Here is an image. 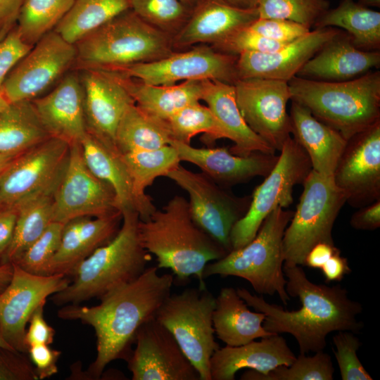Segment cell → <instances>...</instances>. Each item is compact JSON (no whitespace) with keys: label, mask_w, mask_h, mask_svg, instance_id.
Masks as SVG:
<instances>
[{"label":"cell","mask_w":380,"mask_h":380,"mask_svg":"<svg viewBox=\"0 0 380 380\" xmlns=\"http://www.w3.org/2000/svg\"><path fill=\"white\" fill-rule=\"evenodd\" d=\"M173 275L160 274L157 266L147 267L136 279L108 292L97 305L69 304L58 312L60 318L80 320L93 327L96 336V356L87 373L98 379L113 360L127 361L136 334L146 322L156 317L171 293Z\"/></svg>","instance_id":"6da1fadb"},{"label":"cell","mask_w":380,"mask_h":380,"mask_svg":"<svg viewBox=\"0 0 380 380\" xmlns=\"http://www.w3.org/2000/svg\"><path fill=\"white\" fill-rule=\"evenodd\" d=\"M283 270L288 295L298 298L301 303L296 310H285L246 289H236L248 306L265 314L263 327L267 331L292 335L300 353L307 354L323 351L327 337L333 331L355 333L362 328L357 317L362 311V305L349 298L346 289L341 285L329 286L312 282L300 265H284Z\"/></svg>","instance_id":"7a4b0ae2"},{"label":"cell","mask_w":380,"mask_h":380,"mask_svg":"<svg viewBox=\"0 0 380 380\" xmlns=\"http://www.w3.org/2000/svg\"><path fill=\"white\" fill-rule=\"evenodd\" d=\"M139 232L144 248L156 256L157 267L170 269L180 281L195 276L206 286V265L223 258L227 251L194 222L188 201L175 196L145 220Z\"/></svg>","instance_id":"3957f363"},{"label":"cell","mask_w":380,"mask_h":380,"mask_svg":"<svg viewBox=\"0 0 380 380\" xmlns=\"http://www.w3.org/2000/svg\"><path fill=\"white\" fill-rule=\"evenodd\" d=\"M122 215V225L115 237L80 262L72 276V281L51 296L54 304H80L101 298L136 279L147 268L151 255L140 239L139 215L134 210H124Z\"/></svg>","instance_id":"277c9868"},{"label":"cell","mask_w":380,"mask_h":380,"mask_svg":"<svg viewBox=\"0 0 380 380\" xmlns=\"http://www.w3.org/2000/svg\"><path fill=\"white\" fill-rule=\"evenodd\" d=\"M291 100L347 141L380 120V72H368L345 81L296 76L288 82Z\"/></svg>","instance_id":"5b68a950"},{"label":"cell","mask_w":380,"mask_h":380,"mask_svg":"<svg viewBox=\"0 0 380 380\" xmlns=\"http://www.w3.org/2000/svg\"><path fill=\"white\" fill-rule=\"evenodd\" d=\"M75 45L77 58L88 68L108 70L157 61L175 52L172 37L144 21L131 9Z\"/></svg>","instance_id":"8992f818"},{"label":"cell","mask_w":380,"mask_h":380,"mask_svg":"<svg viewBox=\"0 0 380 380\" xmlns=\"http://www.w3.org/2000/svg\"><path fill=\"white\" fill-rule=\"evenodd\" d=\"M293 212L278 207L262 222L246 245L206 265L203 277L214 275L244 279L260 294H277L284 305L290 300L283 270L282 239Z\"/></svg>","instance_id":"52a82bcc"},{"label":"cell","mask_w":380,"mask_h":380,"mask_svg":"<svg viewBox=\"0 0 380 380\" xmlns=\"http://www.w3.org/2000/svg\"><path fill=\"white\" fill-rule=\"evenodd\" d=\"M302 184L299 203L282 239L284 266L304 265L306 255L318 243L334 245L333 227L347 201L333 177L312 169Z\"/></svg>","instance_id":"ba28073f"},{"label":"cell","mask_w":380,"mask_h":380,"mask_svg":"<svg viewBox=\"0 0 380 380\" xmlns=\"http://www.w3.org/2000/svg\"><path fill=\"white\" fill-rule=\"evenodd\" d=\"M215 308V297L206 286L189 288L170 293L155 317L175 337L200 380H211L210 358L220 348L213 324Z\"/></svg>","instance_id":"9c48e42d"},{"label":"cell","mask_w":380,"mask_h":380,"mask_svg":"<svg viewBox=\"0 0 380 380\" xmlns=\"http://www.w3.org/2000/svg\"><path fill=\"white\" fill-rule=\"evenodd\" d=\"M70 147L51 137L15 156L0 173V210L53 195L64 175Z\"/></svg>","instance_id":"30bf717a"},{"label":"cell","mask_w":380,"mask_h":380,"mask_svg":"<svg viewBox=\"0 0 380 380\" xmlns=\"http://www.w3.org/2000/svg\"><path fill=\"white\" fill-rule=\"evenodd\" d=\"M280 151L274 167L253 192L247 212L232 229V250L249 243L272 210L292 204L293 187L302 184L312 170L307 153L291 137Z\"/></svg>","instance_id":"8fae6325"},{"label":"cell","mask_w":380,"mask_h":380,"mask_svg":"<svg viewBox=\"0 0 380 380\" xmlns=\"http://www.w3.org/2000/svg\"><path fill=\"white\" fill-rule=\"evenodd\" d=\"M165 177L188 194L190 213L196 224L230 252L232 229L247 212L251 196H236L205 173L194 172L180 163Z\"/></svg>","instance_id":"7c38bea8"},{"label":"cell","mask_w":380,"mask_h":380,"mask_svg":"<svg viewBox=\"0 0 380 380\" xmlns=\"http://www.w3.org/2000/svg\"><path fill=\"white\" fill-rule=\"evenodd\" d=\"M163 58L135 64L116 71L153 85H172L186 80H218L234 84L238 80V56L199 44Z\"/></svg>","instance_id":"4fadbf2b"},{"label":"cell","mask_w":380,"mask_h":380,"mask_svg":"<svg viewBox=\"0 0 380 380\" xmlns=\"http://www.w3.org/2000/svg\"><path fill=\"white\" fill-rule=\"evenodd\" d=\"M77 57L75 45L51 31L17 63L0 88L8 103L33 100L46 90Z\"/></svg>","instance_id":"5bb4252c"},{"label":"cell","mask_w":380,"mask_h":380,"mask_svg":"<svg viewBox=\"0 0 380 380\" xmlns=\"http://www.w3.org/2000/svg\"><path fill=\"white\" fill-rule=\"evenodd\" d=\"M239 109L249 127L275 151L291 137L286 111L291 92L287 82L263 78L238 80L234 84Z\"/></svg>","instance_id":"9a60e30c"},{"label":"cell","mask_w":380,"mask_h":380,"mask_svg":"<svg viewBox=\"0 0 380 380\" xmlns=\"http://www.w3.org/2000/svg\"><path fill=\"white\" fill-rule=\"evenodd\" d=\"M13 267L11 280L0 293V335L14 350L27 354L25 337L32 315L70 281L63 274L37 275Z\"/></svg>","instance_id":"2e32d148"},{"label":"cell","mask_w":380,"mask_h":380,"mask_svg":"<svg viewBox=\"0 0 380 380\" xmlns=\"http://www.w3.org/2000/svg\"><path fill=\"white\" fill-rule=\"evenodd\" d=\"M53 221L104 217L119 211L115 193L86 165L80 143L70 145L68 164L53 196Z\"/></svg>","instance_id":"e0dca14e"},{"label":"cell","mask_w":380,"mask_h":380,"mask_svg":"<svg viewBox=\"0 0 380 380\" xmlns=\"http://www.w3.org/2000/svg\"><path fill=\"white\" fill-rule=\"evenodd\" d=\"M127 360L132 380H200L175 337L155 317L137 331Z\"/></svg>","instance_id":"ac0fdd59"},{"label":"cell","mask_w":380,"mask_h":380,"mask_svg":"<svg viewBox=\"0 0 380 380\" xmlns=\"http://www.w3.org/2000/svg\"><path fill=\"white\" fill-rule=\"evenodd\" d=\"M333 179L353 207L380 199V120L347 141Z\"/></svg>","instance_id":"d6986e66"},{"label":"cell","mask_w":380,"mask_h":380,"mask_svg":"<svg viewBox=\"0 0 380 380\" xmlns=\"http://www.w3.org/2000/svg\"><path fill=\"white\" fill-rule=\"evenodd\" d=\"M87 132L116 148L118 126L134 101L125 76L116 70L89 68L80 80Z\"/></svg>","instance_id":"ffe728a7"},{"label":"cell","mask_w":380,"mask_h":380,"mask_svg":"<svg viewBox=\"0 0 380 380\" xmlns=\"http://www.w3.org/2000/svg\"><path fill=\"white\" fill-rule=\"evenodd\" d=\"M341 32L333 27L315 28L280 49L267 53L243 52L238 56L239 80L263 78L289 82L331 38Z\"/></svg>","instance_id":"44dd1931"},{"label":"cell","mask_w":380,"mask_h":380,"mask_svg":"<svg viewBox=\"0 0 380 380\" xmlns=\"http://www.w3.org/2000/svg\"><path fill=\"white\" fill-rule=\"evenodd\" d=\"M259 18L257 8L242 9L226 0H200L182 28L172 38L180 51L199 45H213Z\"/></svg>","instance_id":"7402d4cb"},{"label":"cell","mask_w":380,"mask_h":380,"mask_svg":"<svg viewBox=\"0 0 380 380\" xmlns=\"http://www.w3.org/2000/svg\"><path fill=\"white\" fill-rule=\"evenodd\" d=\"M180 161L198 166L214 182L223 187L232 186L258 176L266 177L274 167V154L254 152L247 156L232 154L227 148H195L172 140Z\"/></svg>","instance_id":"603a6c76"},{"label":"cell","mask_w":380,"mask_h":380,"mask_svg":"<svg viewBox=\"0 0 380 380\" xmlns=\"http://www.w3.org/2000/svg\"><path fill=\"white\" fill-rule=\"evenodd\" d=\"M32 101L51 137L72 145L87 134L83 90L75 75H67L48 94Z\"/></svg>","instance_id":"cb8c5ba5"},{"label":"cell","mask_w":380,"mask_h":380,"mask_svg":"<svg viewBox=\"0 0 380 380\" xmlns=\"http://www.w3.org/2000/svg\"><path fill=\"white\" fill-rule=\"evenodd\" d=\"M296 357L286 340L274 334L259 341L220 347L210 358V377L211 380H234L235 374L245 368L265 375L279 366H289Z\"/></svg>","instance_id":"d4e9b609"},{"label":"cell","mask_w":380,"mask_h":380,"mask_svg":"<svg viewBox=\"0 0 380 380\" xmlns=\"http://www.w3.org/2000/svg\"><path fill=\"white\" fill-rule=\"evenodd\" d=\"M380 65L379 51L356 48L346 32L329 40L300 70L298 77L323 81L358 77Z\"/></svg>","instance_id":"484cf974"},{"label":"cell","mask_w":380,"mask_h":380,"mask_svg":"<svg viewBox=\"0 0 380 380\" xmlns=\"http://www.w3.org/2000/svg\"><path fill=\"white\" fill-rule=\"evenodd\" d=\"M289 116L293 139L307 153L312 169L324 177H333L347 140L293 101Z\"/></svg>","instance_id":"4316f807"},{"label":"cell","mask_w":380,"mask_h":380,"mask_svg":"<svg viewBox=\"0 0 380 380\" xmlns=\"http://www.w3.org/2000/svg\"><path fill=\"white\" fill-rule=\"evenodd\" d=\"M201 100L224 129L227 139L234 142L229 150L232 154L239 156H247L254 152L274 154L276 151L244 120L237 106L234 84L203 80Z\"/></svg>","instance_id":"83f0119b"},{"label":"cell","mask_w":380,"mask_h":380,"mask_svg":"<svg viewBox=\"0 0 380 380\" xmlns=\"http://www.w3.org/2000/svg\"><path fill=\"white\" fill-rule=\"evenodd\" d=\"M232 287L221 289L213 314L215 334L226 346H238L272 334L263 327L261 312H253Z\"/></svg>","instance_id":"f1b7e54d"},{"label":"cell","mask_w":380,"mask_h":380,"mask_svg":"<svg viewBox=\"0 0 380 380\" xmlns=\"http://www.w3.org/2000/svg\"><path fill=\"white\" fill-rule=\"evenodd\" d=\"M84 162L91 172L113 189L117 209L134 210L139 214L131 178L117 148L87 132L80 142Z\"/></svg>","instance_id":"f546056e"},{"label":"cell","mask_w":380,"mask_h":380,"mask_svg":"<svg viewBox=\"0 0 380 380\" xmlns=\"http://www.w3.org/2000/svg\"><path fill=\"white\" fill-rule=\"evenodd\" d=\"M123 75L134 103L146 113L163 120L202 99L203 80L153 85Z\"/></svg>","instance_id":"4dcf8cb0"},{"label":"cell","mask_w":380,"mask_h":380,"mask_svg":"<svg viewBox=\"0 0 380 380\" xmlns=\"http://www.w3.org/2000/svg\"><path fill=\"white\" fill-rule=\"evenodd\" d=\"M121 158L131 178L140 220H147L156 208L146 189L180 163L177 152L169 144L157 149L123 153Z\"/></svg>","instance_id":"1f68e13d"},{"label":"cell","mask_w":380,"mask_h":380,"mask_svg":"<svg viewBox=\"0 0 380 380\" xmlns=\"http://www.w3.org/2000/svg\"><path fill=\"white\" fill-rule=\"evenodd\" d=\"M49 137L32 100L8 103L0 110V153L16 156Z\"/></svg>","instance_id":"d6a6232c"},{"label":"cell","mask_w":380,"mask_h":380,"mask_svg":"<svg viewBox=\"0 0 380 380\" xmlns=\"http://www.w3.org/2000/svg\"><path fill=\"white\" fill-rule=\"evenodd\" d=\"M314 27L342 28L346 31L353 44L362 51L380 49V12L353 0H342L336 8L327 10Z\"/></svg>","instance_id":"836d02e7"},{"label":"cell","mask_w":380,"mask_h":380,"mask_svg":"<svg viewBox=\"0 0 380 380\" xmlns=\"http://www.w3.org/2000/svg\"><path fill=\"white\" fill-rule=\"evenodd\" d=\"M172 140L165 120L146 113L134 103L120 121L115 144L120 153H123L157 149L169 145Z\"/></svg>","instance_id":"e575fe53"},{"label":"cell","mask_w":380,"mask_h":380,"mask_svg":"<svg viewBox=\"0 0 380 380\" xmlns=\"http://www.w3.org/2000/svg\"><path fill=\"white\" fill-rule=\"evenodd\" d=\"M129 9L131 0H75L54 30L75 44L87 34Z\"/></svg>","instance_id":"d590c367"},{"label":"cell","mask_w":380,"mask_h":380,"mask_svg":"<svg viewBox=\"0 0 380 380\" xmlns=\"http://www.w3.org/2000/svg\"><path fill=\"white\" fill-rule=\"evenodd\" d=\"M53 195L27 201L18 208L12 241L0 258V264L16 262L53 222Z\"/></svg>","instance_id":"8d00e7d4"},{"label":"cell","mask_w":380,"mask_h":380,"mask_svg":"<svg viewBox=\"0 0 380 380\" xmlns=\"http://www.w3.org/2000/svg\"><path fill=\"white\" fill-rule=\"evenodd\" d=\"M75 0H23L15 27L21 37L33 46L60 23Z\"/></svg>","instance_id":"74e56055"},{"label":"cell","mask_w":380,"mask_h":380,"mask_svg":"<svg viewBox=\"0 0 380 380\" xmlns=\"http://www.w3.org/2000/svg\"><path fill=\"white\" fill-rule=\"evenodd\" d=\"M165 121L172 140L182 143L190 144L191 139L199 134H203L206 143L227 139L212 111L200 101L184 107Z\"/></svg>","instance_id":"f35d334b"},{"label":"cell","mask_w":380,"mask_h":380,"mask_svg":"<svg viewBox=\"0 0 380 380\" xmlns=\"http://www.w3.org/2000/svg\"><path fill=\"white\" fill-rule=\"evenodd\" d=\"M334 367L329 354L323 351L308 356L300 354L289 366L281 365L267 374L253 370L244 372L243 380H332Z\"/></svg>","instance_id":"ab89813d"},{"label":"cell","mask_w":380,"mask_h":380,"mask_svg":"<svg viewBox=\"0 0 380 380\" xmlns=\"http://www.w3.org/2000/svg\"><path fill=\"white\" fill-rule=\"evenodd\" d=\"M131 10L172 38L184 25L191 11L179 0H131Z\"/></svg>","instance_id":"60d3db41"},{"label":"cell","mask_w":380,"mask_h":380,"mask_svg":"<svg viewBox=\"0 0 380 380\" xmlns=\"http://www.w3.org/2000/svg\"><path fill=\"white\" fill-rule=\"evenodd\" d=\"M329 8L328 0H259L258 18L293 21L309 28Z\"/></svg>","instance_id":"b9f144b4"},{"label":"cell","mask_w":380,"mask_h":380,"mask_svg":"<svg viewBox=\"0 0 380 380\" xmlns=\"http://www.w3.org/2000/svg\"><path fill=\"white\" fill-rule=\"evenodd\" d=\"M65 224L53 221L15 263L24 270L45 275L46 268L57 251Z\"/></svg>","instance_id":"7bdbcfd3"},{"label":"cell","mask_w":380,"mask_h":380,"mask_svg":"<svg viewBox=\"0 0 380 380\" xmlns=\"http://www.w3.org/2000/svg\"><path fill=\"white\" fill-rule=\"evenodd\" d=\"M333 337L334 355L342 380H372L359 360L357 351L361 343L354 333L339 331Z\"/></svg>","instance_id":"ee69618b"},{"label":"cell","mask_w":380,"mask_h":380,"mask_svg":"<svg viewBox=\"0 0 380 380\" xmlns=\"http://www.w3.org/2000/svg\"><path fill=\"white\" fill-rule=\"evenodd\" d=\"M288 43L266 38L252 30L248 26L211 46L220 52L239 56L243 52H272Z\"/></svg>","instance_id":"f6af8a7d"},{"label":"cell","mask_w":380,"mask_h":380,"mask_svg":"<svg viewBox=\"0 0 380 380\" xmlns=\"http://www.w3.org/2000/svg\"><path fill=\"white\" fill-rule=\"evenodd\" d=\"M249 27L266 38L285 43L292 42L310 30L300 23L276 18H258Z\"/></svg>","instance_id":"bcb514c9"},{"label":"cell","mask_w":380,"mask_h":380,"mask_svg":"<svg viewBox=\"0 0 380 380\" xmlns=\"http://www.w3.org/2000/svg\"><path fill=\"white\" fill-rule=\"evenodd\" d=\"M27 353L0 346V380H37Z\"/></svg>","instance_id":"7dc6e473"},{"label":"cell","mask_w":380,"mask_h":380,"mask_svg":"<svg viewBox=\"0 0 380 380\" xmlns=\"http://www.w3.org/2000/svg\"><path fill=\"white\" fill-rule=\"evenodd\" d=\"M32 46L21 37L15 25L0 40V88L11 70Z\"/></svg>","instance_id":"c3c4849f"},{"label":"cell","mask_w":380,"mask_h":380,"mask_svg":"<svg viewBox=\"0 0 380 380\" xmlns=\"http://www.w3.org/2000/svg\"><path fill=\"white\" fill-rule=\"evenodd\" d=\"M27 354L38 379L49 378L58 372L56 363L61 351L51 348L49 345L37 344L28 347Z\"/></svg>","instance_id":"681fc988"},{"label":"cell","mask_w":380,"mask_h":380,"mask_svg":"<svg viewBox=\"0 0 380 380\" xmlns=\"http://www.w3.org/2000/svg\"><path fill=\"white\" fill-rule=\"evenodd\" d=\"M44 304L40 305L32 315L26 330L25 341L28 347L37 344L50 345L54 340L55 330L45 320Z\"/></svg>","instance_id":"f907efd6"},{"label":"cell","mask_w":380,"mask_h":380,"mask_svg":"<svg viewBox=\"0 0 380 380\" xmlns=\"http://www.w3.org/2000/svg\"><path fill=\"white\" fill-rule=\"evenodd\" d=\"M350 225L356 229L372 231L380 227V199L361 207L351 217Z\"/></svg>","instance_id":"816d5d0a"},{"label":"cell","mask_w":380,"mask_h":380,"mask_svg":"<svg viewBox=\"0 0 380 380\" xmlns=\"http://www.w3.org/2000/svg\"><path fill=\"white\" fill-rule=\"evenodd\" d=\"M325 281H340L351 272L348 260L340 253L333 255L321 267Z\"/></svg>","instance_id":"f5cc1de1"},{"label":"cell","mask_w":380,"mask_h":380,"mask_svg":"<svg viewBox=\"0 0 380 380\" xmlns=\"http://www.w3.org/2000/svg\"><path fill=\"white\" fill-rule=\"evenodd\" d=\"M16 219L15 209L8 208L0 210V258L12 241Z\"/></svg>","instance_id":"db71d44e"},{"label":"cell","mask_w":380,"mask_h":380,"mask_svg":"<svg viewBox=\"0 0 380 380\" xmlns=\"http://www.w3.org/2000/svg\"><path fill=\"white\" fill-rule=\"evenodd\" d=\"M340 253L334 245L321 242L315 244L308 253L305 265L311 268L321 269L324 264L334 254Z\"/></svg>","instance_id":"11a10c76"},{"label":"cell","mask_w":380,"mask_h":380,"mask_svg":"<svg viewBox=\"0 0 380 380\" xmlns=\"http://www.w3.org/2000/svg\"><path fill=\"white\" fill-rule=\"evenodd\" d=\"M23 0H0V23L13 25L16 23Z\"/></svg>","instance_id":"9f6ffc18"},{"label":"cell","mask_w":380,"mask_h":380,"mask_svg":"<svg viewBox=\"0 0 380 380\" xmlns=\"http://www.w3.org/2000/svg\"><path fill=\"white\" fill-rule=\"evenodd\" d=\"M13 272V264H0V293L8 286Z\"/></svg>","instance_id":"6f0895ef"},{"label":"cell","mask_w":380,"mask_h":380,"mask_svg":"<svg viewBox=\"0 0 380 380\" xmlns=\"http://www.w3.org/2000/svg\"><path fill=\"white\" fill-rule=\"evenodd\" d=\"M232 5L242 9L257 8L259 0H226Z\"/></svg>","instance_id":"680465c9"},{"label":"cell","mask_w":380,"mask_h":380,"mask_svg":"<svg viewBox=\"0 0 380 380\" xmlns=\"http://www.w3.org/2000/svg\"><path fill=\"white\" fill-rule=\"evenodd\" d=\"M15 156L0 153V173Z\"/></svg>","instance_id":"91938a15"},{"label":"cell","mask_w":380,"mask_h":380,"mask_svg":"<svg viewBox=\"0 0 380 380\" xmlns=\"http://www.w3.org/2000/svg\"><path fill=\"white\" fill-rule=\"evenodd\" d=\"M357 3L367 8L380 7V0H358Z\"/></svg>","instance_id":"94428289"},{"label":"cell","mask_w":380,"mask_h":380,"mask_svg":"<svg viewBox=\"0 0 380 380\" xmlns=\"http://www.w3.org/2000/svg\"><path fill=\"white\" fill-rule=\"evenodd\" d=\"M183 4L189 8H193L200 0H179Z\"/></svg>","instance_id":"6125c7cd"},{"label":"cell","mask_w":380,"mask_h":380,"mask_svg":"<svg viewBox=\"0 0 380 380\" xmlns=\"http://www.w3.org/2000/svg\"><path fill=\"white\" fill-rule=\"evenodd\" d=\"M13 25H4L0 27V40L7 34V32Z\"/></svg>","instance_id":"be15d7a7"},{"label":"cell","mask_w":380,"mask_h":380,"mask_svg":"<svg viewBox=\"0 0 380 380\" xmlns=\"http://www.w3.org/2000/svg\"><path fill=\"white\" fill-rule=\"evenodd\" d=\"M8 101L4 98V96L2 95V94L0 92V110L3 109L7 104Z\"/></svg>","instance_id":"e7e4bbea"},{"label":"cell","mask_w":380,"mask_h":380,"mask_svg":"<svg viewBox=\"0 0 380 380\" xmlns=\"http://www.w3.org/2000/svg\"><path fill=\"white\" fill-rule=\"evenodd\" d=\"M0 346H3V347H5V348H9V349H12V350H14L12 347H11L4 340V338L1 337V336L0 335Z\"/></svg>","instance_id":"03108f58"},{"label":"cell","mask_w":380,"mask_h":380,"mask_svg":"<svg viewBox=\"0 0 380 380\" xmlns=\"http://www.w3.org/2000/svg\"><path fill=\"white\" fill-rule=\"evenodd\" d=\"M2 27V25H1V23H0V27Z\"/></svg>","instance_id":"003e7915"}]
</instances>
